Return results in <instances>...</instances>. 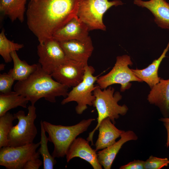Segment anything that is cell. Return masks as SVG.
Wrapping results in <instances>:
<instances>
[{
  "instance_id": "cell-1",
  "label": "cell",
  "mask_w": 169,
  "mask_h": 169,
  "mask_svg": "<svg viewBox=\"0 0 169 169\" xmlns=\"http://www.w3.org/2000/svg\"><path fill=\"white\" fill-rule=\"evenodd\" d=\"M80 0H31L26 12L27 24L39 43L77 16Z\"/></svg>"
},
{
  "instance_id": "cell-2",
  "label": "cell",
  "mask_w": 169,
  "mask_h": 169,
  "mask_svg": "<svg viewBox=\"0 0 169 169\" xmlns=\"http://www.w3.org/2000/svg\"><path fill=\"white\" fill-rule=\"evenodd\" d=\"M51 74L45 71L38 64L37 70L27 79L18 81L14 85V91L27 98L32 105L41 98L51 103L56 102V97L66 98L69 87L52 78Z\"/></svg>"
},
{
  "instance_id": "cell-3",
  "label": "cell",
  "mask_w": 169,
  "mask_h": 169,
  "mask_svg": "<svg viewBox=\"0 0 169 169\" xmlns=\"http://www.w3.org/2000/svg\"><path fill=\"white\" fill-rule=\"evenodd\" d=\"M95 97L93 106L95 107L98 113L97 124L94 129L89 133L86 140L93 145V137L95 131L104 119L109 118L114 124L115 120L120 115H124L127 113L128 108L125 105H121L118 102L122 98V96L119 91L115 92V90L110 86L106 89H101L98 85L93 91Z\"/></svg>"
},
{
  "instance_id": "cell-4",
  "label": "cell",
  "mask_w": 169,
  "mask_h": 169,
  "mask_svg": "<svg viewBox=\"0 0 169 169\" xmlns=\"http://www.w3.org/2000/svg\"><path fill=\"white\" fill-rule=\"evenodd\" d=\"M94 118L84 119L71 126L53 124L43 121L44 128L48 134L49 141L54 145L52 155L54 158L63 157L66 156L70 146L80 134L86 131Z\"/></svg>"
},
{
  "instance_id": "cell-5",
  "label": "cell",
  "mask_w": 169,
  "mask_h": 169,
  "mask_svg": "<svg viewBox=\"0 0 169 169\" xmlns=\"http://www.w3.org/2000/svg\"><path fill=\"white\" fill-rule=\"evenodd\" d=\"M28 108L26 115L22 110L13 114L18 122L13 126L8 135V146L16 147L33 143L37 133L34 124L37 117L36 108L34 105H31Z\"/></svg>"
},
{
  "instance_id": "cell-6",
  "label": "cell",
  "mask_w": 169,
  "mask_h": 169,
  "mask_svg": "<svg viewBox=\"0 0 169 169\" xmlns=\"http://www.w3.org/2000/svg\"><path fill=\"white\" fill-rule=\"evenodd\" d=\"M120 0H80L77 16L88 26L89 31L99 29L106 30L103 22L105 13L111 7L121 5Z\"/></svg>"
},
{
  "instance_id": "cell-7",
  "label": "cell",
  "mask_w": 169,
  "mask_h": 169,
  "mask_svg": "<svg viewBox=\"0 0 169 169\" xmlns=\"http://www.w3.org/2000/svg\"><path fill=\"white\" fill-rule=\"evenodd\" d=\"M132 64L131 57L128 55L117 56L112 69L107 74L98 77L96 81L98 85L103 90L111 85L119 84L121 85L120 91L124 92L131 87V82H142L129 68V66Z\"/></svg>"
},
{
  "instance_id": "cell-8",
  "label": "cell",
  "mask_w": 169,
  "mask_h": 169,
  "mask_svg": "<svg viewBox=\"0 0 169 169\" xmlns=\"http://www.w3.org/2000/svg\"><path fill=\"white\" fill-rule=\"evenodd\" d=\"M95 71L93 67L88 65L86 66L82 80L73 87L67 97L62 100L61 104L64 105L71 101L76 102L77 105L75 111L79 115L82 114L87 108V105H93L95 99L93 91L96 87L94 83L98 78V76H93Z\"/></svg>"
},
{
  "instance_id": "cell-9",
  "label": "cell",
  "mask_w": 169,
  "mask_h": 169,
  "mask_svg": "<svg viewBox=\"0 0 169 169\" xmlns=\"http://www.w3.org/2000/svg\"><path fill=\"white\" fill-rule=\"evenodd\" d=\"M40 142L16 147L7 146L0 150V165L8 169H23L26 162L34 158H39L36 149Z\"/></svg>"
},
{
  "instance_id": "cell-10",
  "label": "cell",
  "mask_w": 169,
  "mask_h": 169,
  "mask_svg": "<svg viewBox=\"0 0 169 169\" xmlns=\"http://www.w3.org/2000/svg\"><path fill=\"white\" fill-rule=\"evenodd\" d=\"M37 54L38 63L49 74L69 59L59 42L52 37L39 43L37 46Z\"/></svg>"
},
{
  "instance_id": "cell-11",
  "label": "cell",
  "mask_w": 169,
  "mask_h": 169,
  "mask_svg": "<svg viewBox=\"0 0 169 169\" xmlns=\"http://www.w3.org/2000/svg\"><path fill=\"white\" fill-rule=\"evenodd\" d=\"M86 65L68 59L57 67L51 75L58 82L69 88L73 87L82 80Z\"/></svg>"
},
{
  "instance_id": "cell-12",
  "label": "cell",
  "mask_w": 169,
  "mask_h": 169,
  "mask_svg": "<svg viewBox=\"0 0 169 169\" xmlns=\"http://www.w3.org/2000/svg\"><path fill=\"white\" fill-rule=\"evenodd\" d=\"M59 42L68 58L88 65V60L94 50L89 36L82 39Z\"/></svg>"
},
{
  "instance_id": "cell-13",
  "label": "cell",
  "mask_w": 169,
  "mask_h": 169,
  "mask_svg": "<svg viewBox=\"0 0 169 169\" xmlns=\"http://www.w3.org/2000/svg\"><path fill=\"white\" fill-rule=\"evenodd\" d=\"M89 141L82 137L76 138L70 146L66 155V161L79 157L89 163L94 169H101L99 162L97 153L89 144Z\"/></svg>"
},
{
  "instance_id": "cell-14",
  "label": "cell",
  "mask_w": 169,
  "mask_h": 169,
  "mask_svg": "<svg viewBox=\"0 0 169 169\" xmlns=\"http://www.w3.org/2000/svg\"><path fill=\"white\" fill-rule=\"evenodd\" d=\"M89 31L87 25L77 16L57 30L52 38L58 42L82 39L89 36Z\"/></svg>"
},
{
  "instance_id": "cell-15",
  "label": "cell",
  "mask_w": 169,
  "mask_h": 169,
  "mask_svg": "<svg viewBox=\"0 0 169 169\" xmlns=\"http://www.w3.org/2000/svg\"><path fill=\"white\" fill-rule=\"evenodd\" d=\"M134 3L139 7L145 8L154 17V20L161 28L169 29V3L165 0H133Z\"/></svg>"
},
{
  "instance_id": "cell-16",
  "label": "cell",
  "mask_w": 169,
  "mask_h": 169,
  "mask_svg": "<svg viewBox=\"0 0 169 169\" xmlns=\"http://www.w3.org/2000/svg\"><path fill=\"white\" fill-rule=\"evenodd\" d=\"M147 99L150 104L159 108L164 117H169V79H161L159 82L151 88Z\"/></svg>"
},
{
  "instance_id": "cell-17",
  "label": "cell",
  "mask_w": 169,
  "mask_h": 169,
  "mask_svg": "<svg viewBox=\"0 0 169 169\" xmlns=\"http://www.w3.org/2000/svg\"><path fill=\"white\" fill-rule=\"evenodd\" d=\"M137 139V136L133 131H125L121 134L120 139L118 141L97 152L99 163L105 169H110L117 154L123 144L129 141L136 140Z\"/></svg>"
},
{
  "instance_id": "cell-18",
  "label": "cell",
  "mask_w": 169,
  "mask_h": 169,
  "mask_svg": "<svg viewBox=\"0 0 169 169\" xmlns=\"http://www.w3.org/2000/svg\"><path fill=\"white\" fill-rule=\"evenodd\" d=\"M98 130L99 133L95 144L96 151L106 148L115 143L125 131L118 129L109 118L103 120Z\"/></svg>"
},
{
  "instance_id": "cell-19",
  "label": "cell",
  "mask_w": 169,
  "mask_h": 169,
  "mask_svg": "<svg viewBox=\"0 0 169 169\" xmlns=\"http://www.w3.org/2000/svg\"><path fill=\"white\" fill-rule=\"evenodd\" d=\"M169 49V41L166 48L160 57L154 60L147 67L142 69H131L136 76L142 81L146 83L151 89L158 83L161 79L158 76V68L162 61L166 57Z\"/></svg>"
},
{
  "instance_id": "cell-20",
  "label": "cell",
  "mask_w": 169,
  "mask_h": 169,
  "mask_svg": "<svg viewBox=\"0 0 169 169\" xmlns=\"http://www.w3.org/2000/svg\"><path fill=\"white\" fill-rule=\"evenodd\" d=\"M28 0H0V11L8 16L12 22L18 19L21 23L24 19L25 4Z\"/></svg>"
},
{
  "instance_id": "cell-21",
  "label": "cell",
  "mask_w": 169,
  "mask_h": 169,
  "mask_svg": "<svg viewBox=\"0 0 169 169\" xmlns=\"http://www.w3.org/2000/svg\"><path fill=\"white\" fill-rule=\"evenodd\" d=\"M16 51L11 53L13 67L10 69L8 73L12 76L15 80L22 81L28 78L37 70L38 64H28L25 60L20 59Z\"/></svg>"
},
{
  "instance_id": "cell-22",
  "label": "cell",
  "mask_w": 169,
  "mask_h": 169,
  "mask_svg": "<svg viewBox=\"0 0 169 169\" xmlns=\"http://www.w3.org/2000/svg\"><path fill=\"white\" fill-rule=\"evenodd\" d=\"M29 101L27 97L19 95L16 92L11 91L0 95V116L4 115L10 110L21 106L27 107Z\"/></svg>"
},
{
  "instance_id": "cell-23",
  "label": "cell",
  "mask_w": 169,
  "mask_h": 169,
  "mask_svg": "<svg viewBox=\"0 0 169 169\" xmlns=\"http://www.w3.org/2000/svg\"><path fill=\"white\" fill-rule=\"evenodd\" d=\"M41 139L39 142L40 147L38 151L42 156L43 159L44 169H53L56 163L55 158L51 155L49 151L48 142L49 141L46 136V131L44 128L43 121L41 120Z\"/></svg>"
},
{
  "instance_id": "cell-24",
  "label": "cell",
  "mask_w": 169,
  "mask_h": 169,
  "mask_svg": "<svg viewBox=\"0 0 169 169\" xmlns=\"http://www.w3.org/2000/svg\"><path fill=\"white\" fill-rule=\"evenodd\" d=\"M24 47L22 44L15 43L8 39L5 36L4 30L0 33V54L5 62L8 63L12 61L11 53L18 51Z\"/></svg>"
},
{
  "instance_id": "cell-25",
  "label": "cell",
  "mask_w": 169,
  "mask_h": 169,
  "mask_svg": "<svg viewBox=\"0 0 169 169\" xmlns=\"http://www.w3.org/2000/svg\"><path fill=\"white\" fill-rule=\"evenodd\" d=\"M15 119L13 115L9 112L0 116V148L8 146V136Z\"/></svg>"
},
{
  "instance_id": "cell-26",
  "label": "cell",
  "mask_w": 169,
  "mask_h": 169,
  "mask_svg": "<svg viewBox=\"0 0 169 169\" xmlns=\"http://www.w3.org/2000/svg\"><path fill=\"white\" fill-rule=\"evenodd\" d=\"M169 160L167 158H161L152 155L145 161V169H160L168 166Z\"/></svg>"
},
{
  "instance_id": "cell-27",
  "label": "cell",
  "mask_w": 169,
  "mask_h": 169,
  "mask_svg": "<svg viewBox=\"0 0 169 169\" xmlns=\"http://www.w3.org/2000/svg\"><path fill=\"white\" fill-rule=\"evenodd\" d=\"M15 81L12 76L9 73L0 74L1 93H6L11 91L12 86Z\"/></svg>"
},
{
  "instance_id": "cell-28",
  "label": "cell",
  "mask_w": 169,
  "mask_h": 169,
  "mask_svg": "<svg viewBox=\"0 0 169 169\" xmlns=\"http://www.w3.org/2000/svg\"><path fill=\"white\" fill-rule=\"evenodd\" d=\"M145 161L141 160H135L127 164L121 166L120 169H145Z\"/></svg>"
},
{
  "instance_id": "cell-29",
  "label": "cell",
  "mask_w": 169,
  "mask_h": 169,
  "mask_svg": "<svg viewBox=\"0 0 169 169\" xmlns=\"http://www.w3.org/2000/svg\"><path fill=\"white\" fill-rule=\"evenodd\" d=\"M34 158L28 161L24 165L23 169H38L43 162L39 159Z\"/></svg>"
},
{
  "instance_id": "cell-30",
  "label": "cell",
  "mask_w": 169,
  "mask_h": 169,
  "mask_svg": "<svg viewBox=\"0 0 169 169\" xmlns=\"http://www.w3.org/2000/svg\"><path fill=\"white\" fill-rule=\"evenodd\" d=\"M164 125L167 131V137L166 146L167 147H168L169 146V123H164Z\"/></svg>"
},
{
  "instance_id": "cell-31",
  "label": "cell",
  "mask_w": 169,
  "mask_h": 169,
  "mask_svg": "<svg viewBox=\"0 0 169 169\" xmlns=\"http://www.w3.org/2000/svg\"><path fill=\"white\" fill-rule=\"evenodd\" d=\"M159 120L163 123H169V117L161 118Z\"/></svg>"
},
{
  "instance_id": "cell-32",
  "label": "cell",
  "mask_w": 169,
  "mask_h": 169,
  "mask_svg": "<svg viewBox=\"0 0 169 169\" xmlns=\"http://www.w3.org/2000/svg\"><path fill=\"white\" fill-rule=\"evenodd\" d=\"M5 65L3 64H0V70H3L4 69Z\"/></svg>"
},
{
  "instance_id": "cell-33",
  "label": "cell",
  "mask_w": 169,
  "mask_h": 169,
  "mask_svg": "<svg viewBox=\"0 0 169 169\" xmlns=\"http://www.w3.org/2000/svg\"></svg>"
}]
</instances>
